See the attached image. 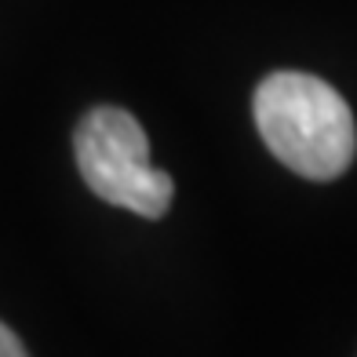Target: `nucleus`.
Returning a JSON list of instances; mask_svg holds the SVG:
<instances>
[{"mask_svg":"<svg viewBox=\"0 0 357 357\" xmlns=\"http://www.w3.org/2000/svg\"><path fill=\"white\" fill-rule=\"evenodd\" d=\"M255 124L266 150L303 178H339L357 150L347 99L321 77L281 70L255 88Z\"/></svg>","mask_w":357,"mask_h":357,"instance_id":"nucleus-1","label":"nucleus"},{"mask_svg":"<svg viewBox=\"0 0 357 357\" xmlns=\"http://www.w3.org/2000/svg\"><path fill=\"white\" fill-rule=\"evenodd\" d=\"M80 178L106 204L128 208L142 219H160L172 208L175 183L150 165V142L128 109L99 106L84 113L73 135Z\"/></svg>","mask_w":357,"mask_h":357,"instance_id":"nucleus-2","label":"nucleus"},{"mask_svg":"<svg viewBox=\"0 0 357 357\" xmlns=\"http://www.w3.org/2000/svg\"><path fill=\"white\" fill-rule=\"evenodd\" d=\"M0 357H29L26 347H22V339L15 335L4 321H0Z\"/></svg>","mask_w":357,"mask_h":357,"instance_id":"nucleus-3","label":"nucleus"}]
</instances>
